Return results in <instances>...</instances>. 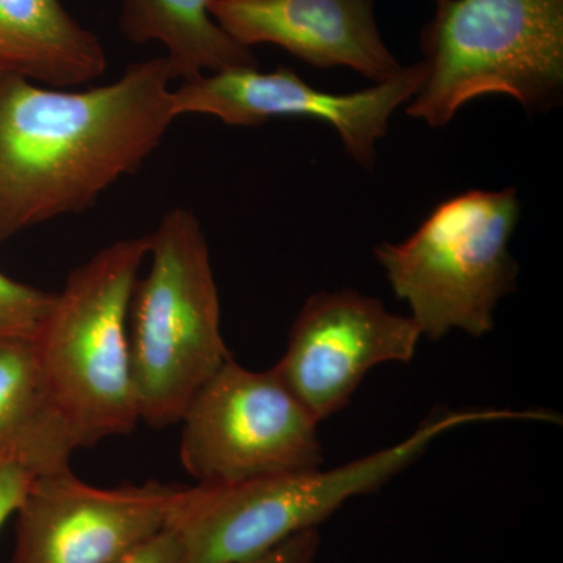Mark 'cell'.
Instances as JSON below:
<instances>
[{
	"label": "cell",
	"mask_w": 563,
	"mask_h": 563,
	"mask_svg": "<svg viewBox=\"0 0 563 563\" xmlns=\"http://www.w3.org/2000/svg\"><path fill=\"white\" fill-rule=\"evenodd\" d=\"M173 81L165 55L85 90L0 77V243L90 210L139 172L177 120Z\"/></svg>",
	"instance_id": "6da1fadb"
},
{
	"label": "cell",
	"mask_w": 563,
	"mask_h": 563,
	"mask_svg": "<svg viewBox=\"0 0 563 563\" xmlns=\"http://www.w3.org/2000/svg\"><path fill=\"white\" fill-rule=\"evenodd\" d=\"M507 418L506 409H443L429 415L401 442L336 468L180 485L165 528L180 544L181 563L250 561L296 533L318 529L350 499L379 490L444 433Z\"/></svg>",
	"instance_id": "7a4b0ae2"
},
{
	"label": "cell",
	"mask_w": 563,
	"mask_h": 563,
	"mask_svg": "<svg viewBox=\"0 0 563 563\" xmlns=\"http://www.w3.org/2000/svg\"><path fill=\"white\" fill-rule=\"evenodd\" d=\"M150 235L102 247L66 277L35 339L41 368L77 448L128 435L140 422L129 310Z\"/></svg>",
	"instance_id": "3957f363"
},
{
	"label": "cell",
	"mask_w": 563,
	"mask_h": 563,
	"mask_svg": "<svg viewBox=\"0 0 563 563\" xmlns=\"http://www.w3.org/2000/svg\"><path fill=\"white\" fill-rule=\"evenodd\" d=\"M421 33L424 80L406 113L450 124L465 103L506 95L528 114L563 98V0H433Z\"/></svg>",
	"instance_id": "277c9868"
},
{
	"label": "cell",
	"mask_w": 563,
	"mask_h": 563,
	"mask_svg": "<svg viewBox=\"0 0 563 563\" xmlns=\"http://www.w3.org/2000/svg\"><path fill=\"white\" fill-rule=\"evenodd\" d=\"M151 265L136 280L129 343L140 421L168 428L231 357L209 243L191 210L174 207L150 233Z\"/></svg>",
	"instance_id": "5b68a950"
},
{
	"label": "cell",
	"mask_w": 563,
	"mask_h": 563,
	"mask_svg": "<svg viewBox=\"0 0 563 563\" xmlns=\"http://www.w3.org/2000/svg\"><path fill=\"white\" fill-rule=\"evenodd\" d=\"M520 218L517 188L470 190L439 203L402 243L374 250L422 336L479 339L495 328L499 302L517 290L520 265L509 246Z\"/></svg>",
	"instance_id": "8992f818"
},
{
	"label": "cell",
	"mask_w": 563,
	"mask_h": 563,
	"mask_svg": "<svg viewBox=\"0 0 563 563\" xmlns=\"http://www.w3.org/2000/svg\"><path fill=\"white\" fill-rule=\"evenodd\" d=\"M180 462L198 484L309 472L324 462L318 422L273 369L229 358L181 415Z\"/></svg>",
	"instance_id": "52a82bcc"
},
{
	"label": "cell",
	"mask_w": 563,
	"mask_h": 563,
	"mask_svg": "<svg viewBox=\"0 0 563 563\" xmlns=\"http://www.w3.org/2000/svg\"><path fill=\"white\" fill-rule=\"evenodd\" d=\"M424 80L421 62L393 79L362 91L335 95L318 90L295 70L232 68L180 81L173 90L174 113L206 114L228 125L254 128L273 120L307 118L335 129L347 155L372 169L377 141L387 135L393 113L410 102Z\"/></svg>",
	"instance_id": "ba28073f"
},
{
	"label": "cell",
	"mask_w": 563,
	"mask_h": 563,
	"mask_svg": "<svg viewBox=\"0 0 563 563\" xmlns=\"http://www.w3.org/2000/svg\"><path fill=\"white\" fill-rule=\"evenodd\" d=\"M180 485L95 487L70 468L33 477L9 563H117L165 529Z\"/></svg>",
	"instance_id": "9c48e42d"
},
{
	"label": "cell",
	"mask_w": 563,
	"mask_h": 563,
	"mask_svg": "<svg viewBox=\"0 0 563 563\" xmlns=\"http://www.w3.org/2000/svg\"><path fill=\"white\" fill-rule=\"evenodd\" d=\"M421 331L410 317L355 290L318 291L292 322L273 372L318 422L350 404L366 374L385 363H409Z\"/></svg>",
	"instance_id": "30bf717a"
},
{
	"label": "cell",
	"mask_w": 563,
	"mask_h": 563,
	"mask_svg": "<svg viewBox=\"0 0 563 563\" xmlns=\"http://www.w3.org/2000/svg\"><path fill=\"white\" fill-rule=\"evenodd\" d=\"M376 0H211L210 14L233 40L272 44L314 68H350L373 84L406 66L391 54L374 13Z\"/></svg>",
	"instance_id": "8fae6325"
},
{
	"label": "cell",
	"mask_w": 563,
	"mask_h": 563,
	"mask_svg": "<svg viewBox=\"0 0 563 563\" xmlns=\"http://www.w3.org/2000/svg\"><path fill=\"white\" fill-rule=\"evenodd\" d=\"M109 68L106 47L62 0H0V77L87 87Z\"/></svg>",
	"instance_id": "7c38bea8"
},
{
	"label": "cell",
	"mask_w": 563,
	"mask_h": 563,
	"mask_svg": "<svg viewBox=\"0 0 563 563\" xmlns=\"http://www.w3.org/2000/svg\"><path fill=\"white\" fill-rule=\"evenodd\" d=\"M77 448L55 404L35 340L0 342V466L41 474L69 468Z\"/></svg>",
	"instance_id": "4fadbf2b"
},
{
	"label": "cell",
	"mask_w": 563,
	"mask_h": 563,
	"mask_svg": "<svg viewBox=\"0 0 563 563\" xmlns=\"http://www.w3.org/2000/svg\"><path fill=\"white\" fill-rule=\"evenodd\" d=\"M211 0H122L120 29L133 44H161L174 81L232 68H261L257 55L222 31Z\"/></svg>",
	"instance_id": "5bb4252c"
},
{
	"label": "cell",
	"mask_w": 563,
	"mask_h": 563,
	"mask_svg": "<svg viewBox=\"0 0 563 563\" xmlns=\"http://www.w3.org/2000/svg\"><path fill=\"white\" fill-rule=\"evenodd\" d=\"M55 292L41 290L0 273V342L35 340Z\"/></svg>",
	"instance_id": "9a60e30c"
},
{
	"label": "cell",
	"mask_w": 563,
	"mask_h": 563,
	"mask_svg": "<svg viewBox=\"0 0 563 563\" xmlns=\"http://www.w3.org/2000/svg\"><path fill=\"white\" fill-rule=\"evenodd\" d=\"M321 536L318 529L296 533L268 553L240 563H317Z\"/></svg>",
	"instance_id": "2e32d148"
},
{
	"label": "cell",
	"mask_w": 563,
	"mask_h": 563,
	"mask_svg": "<svg viewBox=\"0 0 563 563\" xmlns=\"http://www.w3.org/2000/svg\"><path fill=\"white\" fill-rule=\"evenodd\" d=\"M35 474L21 465L0 466V529L16 512L18 506L31 487Z\"/></svg>",
	"instance_id": "e0dca14e"
},
{
	"label": "cell",
	"mask_w": 563,
	"mask_h": 563,
	"mask_svg": "<svg viewBox=\"0 0 563 563\" xmlns=\"http://www.w3.org/2000/svg\"><path fill=\"white\" fill-rule=\"evenodd\" d=\"M117 563H181L180 544L172 529L165 528Z\"/></svg>",
	"instance_id": "ac0fdd59"
}]
</instances>
